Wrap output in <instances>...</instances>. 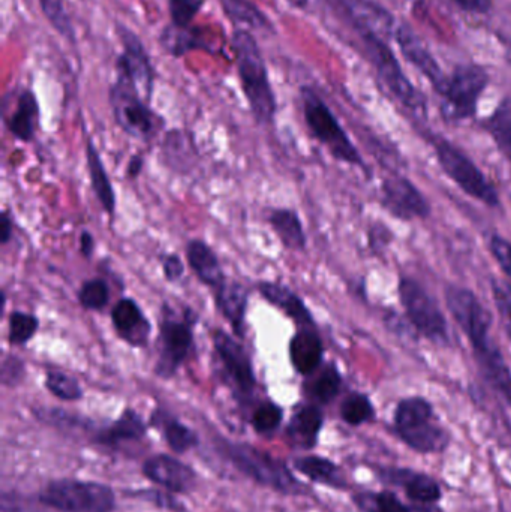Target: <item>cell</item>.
Instances as JSON below:
<instances>
[{"label": "cell", "instance_id": "obj_1", "mask_svg": "<svg viewBox=\"0 0 511 512\" xmlns=\"http://www.w3.org/2000/svg\"><path fill=\"white\" fill-rule=\"evenodd\" d=\"M446 301L453 319L473 346L474 358L486 382L511 408V369L500 346L492 339L491 313L479 297L464 286H447Z\"/></svg>", "mask_w": 511, "mask_h": 512}, {"label": "cell", "instance_id": "obj_2", "mask_svg": "<svg viewBox=\"0 0 511 512\" xmlns=\"http://www.w3.org/2000/svg\"><path fill=\"white\" fill-rule=\"evenodd\" d=\"M231 47L236 54L242 92L255 122L261 126L273 125L278 113V99L257 39L249 30L237 29L231 36Z\"/></svg>", "mask_w": 511, "mask_h": 512}, {"label": "cell", "instance_id": "obj_3", "mask_svg": "<svg viewBox=\"0 0 511 512\" xmlns=\"http://www.w3.org/2000/svg\"><path fill=\"white\" fill-rule=\"evenodd\" d=\"M198 313L192 307L177 310L164 303L159 310L158 339H156L155 375L159 379H173L191 358L195 349V327Z\"/></svg>", "mask_w": 511, "mask_h": 512}, {"label": "cell", "instance_id": "obj_4", "mask_svg": "<svg viewBox=\"0 0 511 512\" xmlns=\"http://www.w3.org/2000/svg\"><path fill=\"white\" fill-rule=\"evenodd\" d=\"M300 93H302L303 116L312 135L326 146L336 161L353 165V167H363L365 162L362 155L330 110L329 105L311 87H302Z\"/></svg>", "mask_w": 511, "mask_h": 512}, {"label": "cell", "instance_id": "obj_5", "mask_svg": "<svg viewBox=\"0 0 511 512\" xmlns=\"http://www.w3.org/2000/svg\"><path fill=\"white\" fill-rule=\"evenodd\" d=\"M108 102L116 125L135 140L150 143L164 129L165 120L150 108L149 102L125 81L116 78L108 90Z\"/></svg>", "mask_w": 511, "mask_h": 512}, {"label": "cell", "instance_id": "obj_6", "mask_svg": "<svg viewBox=\"0 0 511 512\" xmlns=\"http://www.w3.org/2000/svg\"><path fill=\"white\" fill-rule=\"evenodd\" d=\"M434 409L423 397L401 400L395 412V426L405 444L419 453H440L449 445L446 430L432 423Z\"/></svg>", "mask_w": 511, "mask_h": 512}, {"label": "cell", "instance_id": "obj_7", "mask_svg": "<svg viewBox=\"0 0 511 512\" xmlns=\"http://www.w3.org/2000/svg\"><path fill=\"white\" fill-rule=\"evenodd\" d=\"M39 499L60 512H113L116 508L113 490L93 481H53L42 490Z\"/></svg>", "mask_w": 511, "mask_h": 512}, {"label": "cell", "instance_id": "obj_8", "mask_svg": "<svg viewBox=\"0 0 511 512\" xmlns=\"http://www.w3.org/2000/svg\"><path fill=\"white\" fill-rule=\"evenodd\" d=\"M399 298L405 315L422 336L437 345L449 343V324L431 294L413 277L399 280Z\"/></svg>", "mask_w": 511, "mask_h": 512}, {"label": "cell", "instance_id": "obj_9", "mask_svg": "<svg viewBox=\"0 0 511 512\" xmlns=\"http://www.w3.org/2000/svg\"><path fill=\"white\" fill-rule=\"evenodd\" d=\"M435 153H437L438 162L444 173L471 198H476L480 203L486 206H500V195L492 183L486 179L479 167L471 161L462 150H459L455 144L449 143L443 138H437L434 143Z\"/></svg>", "mask_w": 511, "mask_h": 512}, {"label": "cell", "instance_id": "obj_10", "mask_svg": "<svg viewBox=\"0 0 511 512\" xmlns=\"http://www.w3.org/2000/svg\"><path fill=\"white\" fill-rule=\"evenodd\" d=\"M213 349L221 364L222 373L237 399L246 402L254 397L257 390V375L251 354L242 340L222 328H216L212 336Z\"/></svg>", "mask_w": 511, "mask_h": 512}, {"label": "cell", "instance_id": "obj_11", "mask_svg": "<svg viewBox=\"0 0 511 512\" xmlns=\"http://www.w3.org/2000/svg\"><path fill=\"white\" fill-rule=\"evenodd\" d=\"M224 451L237 469L263 486L284 493H299L302 489L287 466L270 454L249 445L231 442H225Z\"/></svg>", "mask_w": 511, "mask_h": 512}, {"label": "cell", "instance_id": "obj_12", "mask_svg": "<svg viewBox=\"0 0 511 512\" xmlns=\"http://www.w3.org/2000/svg\"><path fill=\"white\" fill-rule=\"evenodd\" d=\"M485 69L476 65L459 66L441 90L443 113L449 120L470 119L476 114L480 96L488 87Z\"/></svg>", "mask_w": 511, "mask_h": 512}, {"label": "cell", "instance_id": "obj_13", "mask_svg": "<svg viewBox=\"0 0 511 512\" xmlns=\"http://www.w3.org/2000/svg\"><path fill=\"white\" fill-rule=\"evenodd\" d=\"M116 30L123 47L116 60V78L134 87L141 98L150 104L155 89V69L150 62L146 45L129 27L116 24Z\"/></svg>", "mask_w": 511, "mask_h": 512}, {"label": "cell", "instance_id": "obj_14", "mask_svg": "<svg viewBox=\"0 0 511 512\" xmlns=\"http://www.w3.org/2000/svg\"><path fill=\"white\" fill-rule=\"evenodd\" d=\"M362 38L366 47H368L372 60L375 62V66H377L378 74L383 78L393 96L417 116H426L428 107H426L425 98L411 84L407 75L402 72L395 54L387 47L384 39L378 38V36H362Z\"/></svg>", "mask_w": 511, "mask_h": 512}, {"label": "cell", "instance_id": "obj_15", "mask_svg": "<svg viewBox=\"0 0 511 512\" xmlns=\"http://www.w3.org/2000/svg\"><path fill=\"white\" fill-rule=\"evenodd\" d=\"M383 203L392 215L404 221L426 219L431 215V204L407 177H390L384 180Z\"/></svg>", "mask_w": 511, "mask_h": 512}, {"label": "cell", "instance_id": "obj_16", "mask_svg": "<svg viewBox=\"0 0 511 512\" xmlns=\"http://www.w3.org/2000/svg\"><path fill=\"white\" fill-rule=\"evenodd\" d=\"M111 324L120 340L132 348H144L152 336V322L141 309L137 300L122 297L110 312Z\"/></svg>", "mask_w": 511, "mask_h": 512}, {"label": "cell", "instance_id": "obj_17", "mask_svg": "<svg viewBox=\"0 0 511 512\" xmlns=\"http://www.w3.org/2000/svg\"><path fill=\"white\" fill-rule=\"evenodd\" d=\"M216 310L230 324L237 339L243 340L246 333V313H248L251 291L239 280H225L215 289Z\"/></svg>", "mask_w": 511, "mask_h": 512}, {"label": "cell", "instance_id": "obj_18", "mask_svg": "<svg viewBox=\"0 0 511 512\" xmlns=\"http://www.w3.org/2000/svg\"><path fill=\"white\" fill-rule=\"evenodd\" d=\"M143 472L152 483L176 493H186L194 489L197 480L194 471L185 463L165 454L147 459L143 465Z\"/></svg>", "mask_w": 511, "mask_h": 512}, {"label": "cell", "instance_id": "obj_19", "mask_svg": "<svg viewBox=\"0 0 511 512\" xmlns=\"http://www.w3.org/2000/svg\"><path fill=\"white\" fill-rule=\"evenodd\" d=\"M257 291L260 292L261 297H263L267 303L281 310L297 327H317L311 310L306 306L303 298L297 295L290 286L282 282L260 280V282L257 283Z\"/></svg>", "mask_w": 511, "mask_h": 512}, {"label": "cell", "instance_id": "obj_20", "mask_svg": "<svg viewBox=\"0 0 511 512\" xmlns=\"http://www.w3.org/2000/svg\"><path fill=\"white\" fill-rule=\"evenodd\" d=\"M288 358L299 375L312 376L324 360V345L317 327L299 328L288 342Z\"/></svg>", "mask_w": 511, "mask_h": 512}, {"label": "cell", "instance_id": "obj_21", "mask_svg": "<svg viewBox=\"0 0 511 512\" xmlns=\"http://www.w3.org/2000/svg\"><path fill=\"white\" fill-rule=\"evenodd\" d=\"M396 41L401 47L404 56L419 69L422 74L429 78L438 93L444 89L447 83V77L441 71L440 65L435 62L434 56L429 53L422 39L413 32L408 26H399L396 30Z\"/></svg>", "mask_w": 511, "mask_h": 512}, {"label": "cell", "instance_id": "obj_22", "mask_svg": "<svg viewBox=\"0 0 511 512\" xmlns=\"http://www.w3.org/2000/svg\"><path fill=\"white\" fill-rule=\"evenodd\" d=\"M161 156L164 164L174 173H191L198 162V147L194 135L183 129H170L165 132Z\"/></svg>", "mask_w": 511, "mask_h": 512}, {"label": "cell", "instance_id": "obj_23", "mask_svg": "<svg viewBox=\"0 0 511 512\" xmlns=\"http://www.w3.org/2000/svg\"><path fill=\"white\" fill-rule=\"evenodd\" d=\"M185 256L189 268L207 288L215 291L227 280L218 255L204 240H189L186 243Z\"/></svg>", "mask_w": 511, "mask_h": 512}, {"label": "cell", "instance_id": "obj_24", "mask_svg": "<svg viewBox=\"0 0 511 512\" xmlns=\"http://www.w3.org/2000/svg\"><path fill=\"white\" fill-rule=\"evenodd\" d=\"M84 153H86L87 173H89L93 194H95L98 203L101 204L102 210L108 216H114L117 206L116 191H114L113 183H111L107 168H105L104 161H102L101 153H99L98 147L93 143L92 138H87Z\"/></svg>", "mask_w": 511, "mask_h": 512}, {"label": "cell", "instance_id": "obj_25", "mask_svg": "<svg viewBox=\"0 0 511 512\" xmlns=\"http://www.w3.org/2000/svg\"><path fill=\"white\" fill-rule=\"evenodd\" d=\"M39 117H41V108H39L38 98L32 90L24 89L18 95L14 111L6 120V128L15 140L30 143L35 138Z\"/></svg>", "mask_w": 511, "mask_h": 512}, {"label": "cell", "instance_id": "obj_26", "mask_svg": "<svg viewBox=\"0 0 511 512\" xmlns=\"http://www.w3.org/2000/svg\"><path fill=\"white\" fill-rule=\"evenodd\" d=\"M267 224L275 231L276 237L285 249L293 252H303L308 245L302 219L296 210L288 207H276L267 213Z\"/></svg>", "mask_w": 511, "mask_h": 512}, {"label": "cell", "instance_id": "obj_27", "mask_svg": "<svg viewBox=\"0 0 511 512\" xmlns=\"http://www.w3.org/2000/svg\"><path fill=\"white\" fill-rule=\"evenodd\" d=\"M323 412L318 406H302L288 424V435L302 447H314L323 427Z\"/></svg>", "mask_w": 511, "mask_h": 512}, {"label": "cell", "instance_id": "obj_28", "mask_svg": "<svg viewBox=\"0 0 511 512\" xmlns=\"http://www.w3.org/2000/svg\"><path fill=\"white\" fill-rule=\"evenodd\" d=\"M159 42L162 48L173 57H182L189 51L207 47L200 29H195L194 26L189 29H179L171 23L162 29Z\"/></svg>", "mask_w": 511, "mask_h": 512}, {"label": "cell", "instance_id": "obj_29", "mask_svg": "<svg viewBox=\"0 0 511 512\" xmlns=\"http://www.w3.org/2000/svg\"><path fill=\"white\" fill-rule=\"evenodd\" d=\"M144 435H146V424L143 418L134 409H126L119 420L114 421L110 427L99 433L98 441L111 445L122 441H138Z\"/></svg>", "mask_w": 511, "mask_h": 512}, {"label": "cell", "instance_id": "obj_30", "mask_svg": "<svg viewBox=\"0 0 511 512\" xmlns=\"http://www.w3.org/2000/svg\"><path fill=\"white\" fill-rule=\"evenodd\" d=\"M294 466L300 474L311 478L315 483L326 484V486L341 489L345 486L344 477L335 463L323 457L306 456L294 460Z\"/></svg>", "mask_w": 511, "mask_h": 512}, {"label": "cell", "instance_id": "obj_31", "mask_svg": "<svg viewBox=\"0 0 511 512\" xmlns=\"http://www.w3.org/2000/svg\"><path fill=\"white\" fill-rule=\"evenodd\" d=\"M153 420L161 424L162 432H164L168 445L176 453H186V451L191 450V448L198 444L197 433L189 429L188 426H185L182 421L171 417L168 412L156 411L153 414Z\"/></svg>", "mask_w": 511, "mask_h": 512}, {"label": "cell", "instance_id": "obj_32", "mask_svg": "<svg viewBox=\"0 0 511 512\" xmlns=\"http://www.w3.org/2000/svg\"><path fill=\"white\" fill-rule=\"evenodd\" d=\"M342 387V376L335 363L326 364L317 376L308 385L309 394L312 399L317 400L321 405L332 402Z\"/></svg>", "mask_w": 511, "mask_h": 512}, {"label": "cell", "instance_id": "obj_33", "mask_svg": "<svg viewBox=\"0 0 511 512\" xmlns=\"http://www.w3.org/2000/svg\"><path fill=\"white\" fill-rule=\"evenodd\" d=\"M491 137L498 149L511 159V98L504 99L486 122Z\"/></svg>", "mask_w": 511, "mask_h": 512}, {"label": "cell", "instance_id": "obj_34", "mask_svg": "<svg viewBox=\"0 0 511 512\" xmlns=\"http://www.w3.org/2000/svg\"><path fill=\"white\" fill-rule=\"evenodd\" d=\"M39 318L24 310H12L8 316V343L11 346H24L39 331Z\"/></svg>", "mask_w": 511, "mask_h": 512}, {"label": "cell", "instance_id": "obj_35", "mask_svg": "<svg viewBox=\"0 0 511 512\" xmlns=\"http://www.w3.org/2000/svg\"><path fill=\"white\" fill-rule=\"evenodd\" d=\"M221 5L225 14L236 23L248 24L252 29H266L270 26L269 18L251 0H221Z\"/></svg>", "mask_w": 511, "mask_h": 512}, {"label": "cell", "instance_id": "obj_36", "mask_svg": "<svg viewBox=\"0 0 511 512\" xmlns=\"http://www.w3.org/2000/svg\"><path fill=\"white\" fill-rule=\"evenodd\" d=\"M78 303L89 312H101L110 303V286L101 277L84 280L77 292Z\"/></svg>", "mask_w": 511, "mask_h": 512}, {"label": "cell", "instance_id": "obj_37", "mask_svg": "<svg viewBox=\"0 0 511 512\" xmlns=\"http://www.w3.org/2000/svg\"><path fill=\"white\" fill-rule=\"evenodd\" d=\"M401 481L407 490L408 498L414 502H422V504H432L441 498L440 486L437 481L431 477L420 474L405 475V472H399Z\"/></svg>", "mask_w": 511, "mask_h": 512}, {"label": "cell", "instance_id": "obj_38", "mask_svg": "<svg viewBox=\"0 0 511 512\" xmlns=\"http://www.w3.org/2000/svg\"><path fill=\"white\" fill-rule=\"evenodd\" d=\"M45 388L63 402H77L84 396L80 382L63 370H48L45 375Z\"/></svg>", "mask_w": 511, "mask_h": 512}, {"label": "cell", "instance_id": "obj_39", "mask_svg": "<svg viewBox=\"0 0 511 512\" xmlns=\"http://www.w3.org/2000/svg\"><path fill=\"white\" fill-rule=\"evenodd\" d=\"M42 14L47 18L50 26L59 33L66 41L75 44L77 35H75L74 24H72L71 15L66 11L63 0H39Z\"/></svg>", "mask_w": 511, "mask_h": 512}, {"label": "cell", "instance_id": "obj_40", "mask_svg": "<svg viewBox=\"0 0 511 512\" xmlns=\"http://www.w3.org/2000/svg\"><path fill=\"white\" fill-rule=\"evenodd\" d=\"M374 405L371 399L362 393H353L344 400L341 406L342 420L350 426H360L374 417Z\"/></svg>", "mask_w": 511, "mask_h": 512}, {"label": "cell", "instance_id": "obj_41", "mask_svg": "<svg viewBox=\"0 0 511 512\" xmlns=\"http://www.w3.org/2000/svg\"><path fill=\"white\" fill-rule=\"evenodd\" d=\"M365 512H411L393 493H362L354 498Z\"/></svg>", "mask_w": 511, "mask_h": 512}, {"label": "cell", "instance_id": "obj_42", "mask_svg": "<svg viewBox=\"0 0 511 512\" xmlns=\"http://www.w3.org/2000/svg\"><path fill=\"white\" fill-rule=\"evenodd\" d=\"M206 0H168L170 23L179 29H189Z\"/></svg>", "mask_w": 511, "mask_h": 512}, {"label": "cell", "instance_id": "obj_43", "mask_svg": "<svg viewBox=\"0 0 511 512\" xmlns=\"http://www.w3.org/2000/svg\"><path fill=\"white\" fill-rule=\"evenodd\" d=\"M284 411L273 402H264L252 414V426L258 433H272L281 426Z\"/></svg>", "mask_w": 511, "mask_h": 512}, {"label": "cell", "instance_id": "obj_44", "mask_svg": "<svg viewBox=\"0 0 511 512\" xmlns=\"http://www.w3.org/2000/svg\"><path fill=\"white\" fill-rule=\"evenodd\" d=\"M26 378V363L15 354H5L0 364V381L3 387L14 388Z\"/></svg>", "mask_w": 511, "mask_h": 512}, {"label": "cell", "instance_id": "obj_45", "mask_svg": "<svg viewBox=\"0 0 511 512\" xmlns=\"http://www.w3.org/2000/svg\"><path fill=\"white\" fill-rule=\"evenodd\" d=\"M492 297H494L495 306L506 321L511 325V285L500 280H492Z\"/></svg>", "mask_w": 511, "mask_h": 512}, {"label": "cell", "instance_id": "obj_46", "mask_svg": "<svg viewBox=\"0 0 511 512\" xmlns=\"http://www.w3.org/2000/svg\"><path fill=\"white\" fill-rule=\"evenodd\" d=\"M489 248H491L492 255L500 264L501 270L511 280V242L495 234V236L491 237Z\"/></svg>", "mask_w": 511, "mask_h": 512}, {"label": "cell", "instance_id": "obj_47", "mask_svg": "<svg viewBox=\"0 0 511 512\" xmlns=\"http://www.w3.org/2000/svg\"><path fill=\"white\" fill-rule=\"evenodd\" d=\"M161 267L164 279L168 283H177L185 276V264L179 254H165L161 256Z\"/></svg>", "mask_w": 511, "mask_h": 512}, {"label": "cell", "instance_id": "obj_48", "mask_svg": "<svg viewBox=\"0 0 511 512\" xmlns=\"http://www.w3.org/2000/svg\"><path fill=\"white\" fill-rule=\"evenodd\" d=\"M138 496L140 498L146 499V501L153 502V504L158 505V507H164L168 508V510H174L179 511L180 507L176 504V501H174L173 498H170L168 495H164V493L161 492H141L138 493Z\"/></svg>", "mask_w": 511, "mask_h": 512}, {"label": "cell", "instance_id": "obj_49", "mask_svg": "<svg viewBox=\"0 0 511 512\" xmlns=\"http://www.w3.org/2000/svg\"><path fill=\"white\" fill-rule=\"evenodd\" d=\"M459 8L473 14H488L492 9V0H453Z\"/></svg>", "mask_w": 511, "mask_h": 512}, {"label": "cell", "instance_id": "obj_50", "mask_svg": "<svg viewBox=\"0 0 511 512\" xmlns=\"http://www.w3.org/2000/svg\"><path fill=\"white\" fill-rule=\"evenodd\" d=\"M12 236H14V224H12L11 215H9L8 210H3L2 215H0V243L3 246L8 245Z\"/></svg>", "mask_w": 511, "mask_h": 512}, {"label": "cell", "instance_id": "obj_51", "mask_svg": "<svg viewBox=\"0 0 511 512\" xmlns=\"http://www.w3.org/2000/svg\"><path fill=\"white\" fill-rule=\"evenodd\" d=\"M78 248H80V254L83 258L92 259L95 254V237L90 231L83 230L80 233V240H78Z\"/></svg>", "mask_w": 511, "mask_h": 512}, {"label": "cell", "instance_id": "obj_52", "mask_svg": "<svg viewBox=\"0 0 511 512\" xmlns=\"http://www.w3.org/2000/svg\"><path fill=\"white\" fill-rule=\"evenodd\" d=\"M144 168V158L141 155L131 156L128 165H126V177L129 180L138 179L141 176V171Z\"/></svg>", "mask_w": 511, "mask_h": 512}, {"label": "cell", "instance_id": "obj_53", "mask_svg": "<svg viewBox=\"0 0 511 512\" xmlns=\"http://www.w3.org/2000/svg\"><path fill=\"white\" fill-rule=\"evenodd\" d=\"M294 8L305 9L308 8L309 0H287Z\"/></svg>", "mask_w": 511, "mask_h": 512}, {"label": "cell", "instance_id": "obj_54", "mask_svg": "<svg viewBox=\"0 0 511 512\" xmlns=\"http://www.w3.org/2000/svg\"><path fill=\"white\" fill-rule=\"evenodd\" d=\"M507 334H509L511 340V325H507Z\"/></svg>", "mask_w": 511, "mask_h": 512}]
</instances>
